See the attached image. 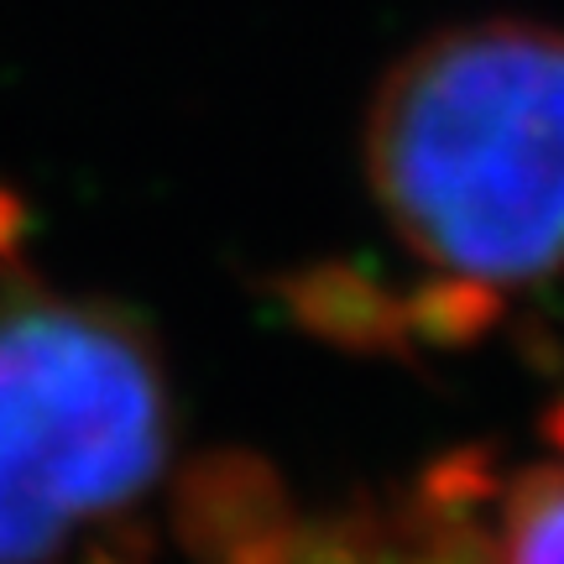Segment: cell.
Listing matches in <instances>:
<instances>
[{
  "label": "cell",
  "instance_id": "277c9868",
  "mask_svg": "<svg viewBox=\"0 0 564 564\" xmlns=\"http://www.w3.org/2000/svg\"><path fill=\"white\" fill-rule=\"evenodd\" d=\"M491 564H564V470H539L512 486Z\"/></svg>",
  "mask_w": 564,
  "mask_h": 564
},
{
  "label": "cell",
  "instance_id": "7a4b0ae2",
  "mask_svg": "<svg viewBox=\"0 0 564 564\" xmlns=\"http://www.w3.org/2000/svg\"><path fill=\"white\" fill-rule=\"evenodd\" d=\"M173 455L167 382L126 314L0 282V564H84Z\"/></svg>",
  "mask_w": 564,
  "mask_h": 564
},
{
  "label": "cell",
  "instance_id": "6da1fadb",
  "mask_svg": "<svg viewBox=\"0 0 564 564\" xmlns=\"http://www.w3.org/2000/svg\"><path fill=\"white\" fill-rule=\"evenodd\" d=\"M371 188L429 272L523 288L564 267V37L491 21L423 42L371 110Z\"/></svg>",
  "mask_w": 564,
  "mask_h": 564
},
{
  "label": "cell",
  "instance_id": "3957f363",
  "mask_svg": "<svg viewBox=\"0 0 564 564\" xmlns=\"http://www.w3.org/2000/svg\"><path fill=\"white\" fill-rule=\"evenodd\" d=\"M204 564H491L470 512L408 518H288L251 481H230L199 512Z\"/></svg>",
  "mask_w": 564,
  "mask_h": 564
}]
</instances>
